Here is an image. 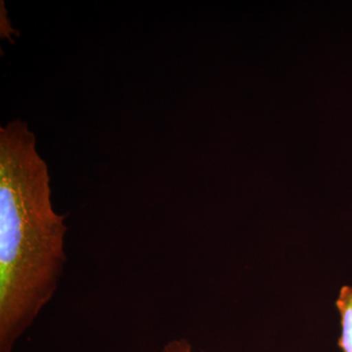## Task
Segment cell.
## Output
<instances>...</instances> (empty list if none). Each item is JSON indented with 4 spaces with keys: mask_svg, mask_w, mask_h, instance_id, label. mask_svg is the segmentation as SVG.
<instances>
[{
    "mask_svg": "<svg viewBox=\"0 0 352 352\" xmlns=\"http://www.w3.org/2000/svg\"><path fill=\"white\" fill-rule=\"evenodd\" d=\"M162 352H194L191 342L185 339L173 340L164 346Z\"/></svg>",
    "mask_w": 352,
    "mask_h": 352,
    "instance_id": "3",
    "label": "cell"
},
{
    "mask_svg": "<svg viewBox=\"0 0 352 352\" xmlns=\"http://www.w3.org/2000/svg\"><path fill=\"white\" fill-rule=\"evenodd\" d=\"M67 232L34 132L9 122L0 129V352H13L56 294Z\"/></svg>",
    "mask_w": 352,
    "mask_h": 352,
    "instance_id": "1",
    "label": "cell"
},
{
    "mask_svg": "<svg viewBox=\"0 0 352 352\" xmlns=\"http://www.w3.org/2000/svg\"><path fill=\"white\" fill-rule=\"evenodd\" d=\"M336 307L340 318V336L338 344L342 352H352V286L340 288Z\"/></svg>",
    "mask_w": 352,
    "mask_h": 352,
    "instance_id": "2",
    "label": "cell"
}]
</instances>
